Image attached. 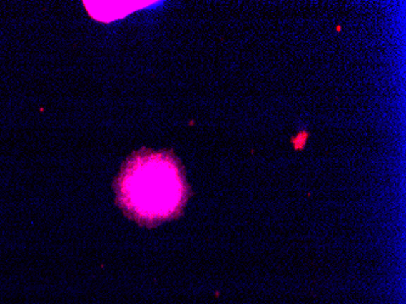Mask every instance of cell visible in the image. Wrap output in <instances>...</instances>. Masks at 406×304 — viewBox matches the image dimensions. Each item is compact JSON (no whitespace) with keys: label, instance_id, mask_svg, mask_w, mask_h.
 <instances>
[{"label":"cell","instance_id":"obj_1","mask_svg":"<svg viewBox=\"0 0 406 304\" xmlns=\"http://www.w3.org/2000/svg\"><path fill=\"white\" fill-rule=\"evenodd\" d=\"M119 200L136 218H167L181 208L185 184L177 161L163 152L131 157L118 179Z\"/></svg>","mask_w":406,"mask_h":304}]
</instances>
